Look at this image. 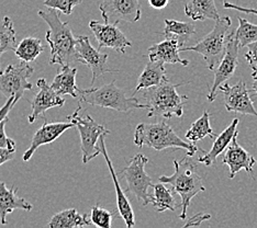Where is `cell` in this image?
Masks as SVG:
<instances>
[{"instance_id":"6da1fadb","label":"cell","mask_w":257,"mask_h":228,"mask_svg":"<svg viewBox=\"0 0 257 228\" xmlns=\"http://www.w3.org/2000/svg\"><path fill=\"white\" fill-rule=\"evenodd\" d=\"M39 16L50 27L46 32L45 40L51 49L50 64L61 66L69 65L76 60V45L77 38L74 37L68 22H63L56 9L49 8L46 11H39Z\"/></svg>"},{"instance_id":"7a4b0ae2","label":"cell","mask_w":257,"mask_h":228,"mask_svg":"<svg viewBox=\"0 0 257 228\" xmlns=\"http://www.w3.org/2000/svg\"><path fill=\"white\" fill-rule=\"evenodd\" d=\"M134 144L140 148L143 146H149L159 151L166 148L185 149L187 156L189 157H192L198 150H200L195 144L180 138L165 121L159 123H140L134 132Z\"/></svg>"},{"instance_id":"3957f363","label":"cell","mask_w":257,"mask_h":228,"mask_svg":"<svg viewBox=\"0 0 257 228\" xmlns=\"http://www.w3.org/2000/svg\"><path fill=\"white\" fill-rule=\"evenodd\" d=\"M175 172L172 175H161L160 182L171 184L173 191L182 198V214L179 215L180 219H186L187 209L190 202L200 192L206 191L202 178L198 173L197 167L190 160V157L187 156L182 160H174Z\"/></svg>"},{"instance_id":"277c9868","label":"cell","mask_w":257,"mask_h":228,"mask_svg":"<svg viewBox=\"0 0 257 228\" xmlns=\"http://www.w3.org/2000/svg\"><path fill=\"white\" fill-rule=\"evenodd\" d=\"M183 84L174 85L168 79L162 84L147 88L143 91V98L148 105V116L155 118L162 116L171 119L173 116L182 118L184 114V105L188 100L187 96H180L176 88Z\"/></svg>"},{"instance_id":"5b68a950","label":"cell","mask_w":257,"mask_h":228,"mask_svg":"<svg viewBox=\"0 0 257 228\" xmlns=\"http://www.w3.org/2000/svg\"><path fill=\"white\" fill-rule=\"evenodd\" d=\"M79 104L85 103L93 107H102L127 113L136 109H148L147 104H141L136 97L127 98L124 90L115 86V81L98 88L79 89Z\"/></svg>"},{"instance_id":"8992f818","label":"cell","mask_w":257,"mask_h":228,"mask_svg":"<svg viewBox=\"0 0 257 228\" xmlns=\"http://www.w3.org/2000/svg\"><path fill=\"white\" fill-rule=\"evenodd\" d=\"M231 27L232 21L230 17L225 16L223 18H220V19L215 21V26L213 27L211 32L208 33L200 42H198L194 46L179 49V51L195 52L200 54L203 57L204 62H206L207 67L213 72L215 67L219 65L220 61L225 53L227 41H229L231 35Z\"/></svg>"},{"instance_id":"52a82bcc","label":"cell","mask_w":257,"mask_h":228,"mask_svg":"<svg viewBox=\"0 0 257 228\" xmlns=\"http://www.w3.org/2000/svg\"><path fill=\"white\" fill-rule=\"evenodd\" d=\"M81 110L80 104L75 110V112L67 116V119L73 122L75 126L77 127L78 133L80 135V149L83 154V162H89L93 158H96L101 154L100 147H99V138L101 135H108L110 131L106 127L93 120L90 115L87 114L84 118H81L79 112Z\"/></svg>"},{"instance_id":"ba28073f","label":"cell","mask_w":257,"mask_h":228,"mask_svg":"<svg viewBox=\"0 0 257 228\" xmlns=\"http://www.w3.org/2000/svg\"><path fill=\"white\" fill-rule=\"evenodd\" d=\"M149 162V158L143 154L133 156L128 165L119 172L126 180V192L136 195L139 202L143 206H147L152 202V194H149V188L153 186L150 175L145 172V165Z\"/></svg>"},{"instance_id":"9c48e42d","label":"cell","mask_w":257,"mask_h":228,"mask_svg":"<svg viewBox=\"0 0 257 228\" xmlns=\"http://www.w3.org/2000/svg\"><path fill=\"white\" fill-rule=\"evenodd\" d=\"M33 73V67L23 61L19 64L9 65L4 72L0 69V92L7 99L15 97L18 102L26 90H32L33 85L29 83L28 79Z\"/></svg>"},{"instance_id":"30bf717a","label":"cell","mask_w":257,"mask_h":228,"mask_svg":"<svg viewBox=\"0 0 257 228\" xmlns=\"http://www.w3.org/2000/svg\"><path fill=\"white\" fill-rule=\"evenodd\" d=\"M238 44L235 39V31L231 32L230 39L227 41L226 50L219 65L215 67L213 85L208 93V101L213 102L218 97V90L222 84L225 83L234 75L238 65Z\"/></svg>"},{"instance_id":"8fae6325","label":"cell","mask_w":257,"mask_h":228,"mask_svg":"<svg viewBox=\"0 0 257 228\" xmlns=\"http://www.w3.org/2000/svg\"><path fill=\"white\" fill-rule=\"evenodd\" d=\"M76 60L88 66L92 73L91 86L100 76L107 73H116L119 70L111 69L107 65L108 54L100 53L90 44L89 38L86 35H79L76 45Z\"/></svg>"},{"instance_id":"7c38bea8","label":"cell","mask_w":257,"mask_h":228,"mask_svg":"<svg viewBox=\"0 0 257 228\" xmlns=\"http://www.w3.org/2000/svg\"><path fill=\"white\" fill-rule=\"evenodd\" d=\"M99 9L106 23H134L141 19L142 15L139 0H102Z\"/></svg>"},{"instance_id":"4fadbf2b","label":"cell","mask_w":257,"mask_h":228,"mask_svg":"<svg viewBox=\"0 0 257 228\" xmlns=\"http://www.w3.org/2000/svg\"><path fill=\"white\" fill-rule=\"evenodd\" d=\"M218 92L223 93L226 111L244 115L257 116L254 102L249 97V91L244 81L239 80L234 86L224 84L220 86Z\"/></svg>"},{"instance_id":"5bb4252c","label":"cell","mask_w":257,"mask_h":228,"mask_svg":"<svg viewBox=\"0 0 257 228\" xmlns=\"http://www.w3.org/2000/svg\"><path fill=\"white\" fill-rule=\"evenodd\" d=\"M118 25L119 23H100L98 21L89 22L90 30L98 42V50L108 48L124 54L126 48L132 46V43L125 38Z\"/></svg>"},{"instance_id":"9a60e30c","label":"cell","mask_w":257,"mask_h":228,"mask_svg":"<svg viewBox=\"0 0 257 228\" xmlns=\"http://www.w3.org/2000/svg\"><path fill=\"white\" fill-rule=\"evenodd\" d=\"M37 86L40 90L31 102L32 113L28 116L29 123H34L38 119L44 118V114L49 109L63 107L65 103V99L57 95L44 78H40Z\"/></svg>"},{"instance_id":"2e32d148","label":"cell","mask_w":257,"mask_h":228,"mask_svg":"<svg viewBox=\"0 0 257 228\" xmlns=\"http://www.w3.org/2000/svg\"><path fill=\"white\" fill-rule=\"evenodd\" d=\"M237 136L238 132L233 137L229 147L226 148L223 159H222V163L229 167L230 179L234 178L235 174L241 170L253 174V167L256 163L255 158L237 143Z\"/></svg>"},{"instance_id":"e0dca14e","label":"cell","mask_w":257,"mask_h":228,"mask_svg":"<svg viewBox=\"0 0 257 228\" xmlns=\"http://www.w3.org/2000/svg\"><path fill=\"white\" fill-rule=\"evenodd\" d=\"M75 124L73 122H55V123H49L45 122L44 124L41 126L39 130L34 133L31 145L23 154L22 159L25 161H29L32 158L33 154L36 153L37 149L41 146L53 143L60 137L64 132H66L69 128H73Z\"/></svg>"},{"instance_id":"ac0fdd59","label":"cell","mask_w":257,"mask_h":228,"mask_svg":"<svg viewBox=\"0 0 257 228\" xmlns=\"http://www.w3.org/2000/svg\"><path fill=\"white\" fill-rule=\"evenodd\" d=\"M107 135H101V137L99 138V147H100L101 154L104 157V160H106L107 165L109 167V171L111 174V179L113 181L114 188L116 191V206H118V212L119 215L125 221V225L127 228H131L136 226V217H134V213H133V208L131 206V203L128 201V198L125 196L124 191L122 190L120 186V182L118 180V177H116L115 171L112 166V162H111L110 158L108 156V153L106 150V143H104V137Z\"/></svg>"},{"instance_id":"d6986e66","label":"cell","mask_w":257,"mask_h":228,"mask_svg":"<svg viewBox=\"0 0 257 228\" xmlns=\"http://www.w3.org/2000/svg\"><path fill=\"white\" fill-rule=\"evenodd\" d=\"M18 188L13 185L10 189L6 186L5 182L0 181V223L2 225L7 224V215L13 213L16 209H22L30 212L33 208L31 203L17 194Z\"/></svg>"},{"instance_id":"ffe728a7","label":"cell","mask_w":257,"mask_h":228,"mask_svg":"<svg viewBox=\"0 0 257 228\" xmlns=\"http://www.w3.org/2000/svg\"><path fill=\"white\" fill-rule=\"evenodd\" d=\"M180 46L177 41L173 39H165L163 42L152 45L148 51L150 61L161 62L164 64H180L183 66H188L189 62L183 60L179 56Z\"/></svg>"},{"instance_id":"44dd1931","label":"cell","mask_w":257,"mask_h":228,"mask_svg":"<svg viewBox=\"0 0 257 228\" xmlns=\"http://www.w3.org/2000/svg\"><path fill=\"white\" fill-rule=\"evenodd\" d=\"M238 119H234L232 121L231 124L227 126L225 130L222 132L220 135L214 138V142L211 149L208 153H203V156H200L198 158V161L206 165L207 167H210L217 161V158L219 155L223 153L226 148L229 147L231 144L233 137L237 133V125H238Z\"/></svg>"},{"instance_id":"7402d4cb","label":"cell","mask_w":257,"mask_h":228,"mask_svg":"<svg viewBox=\"0 0 257 228\" xmlns=\"http://www.w3.org/2000/svg\"><path fill=\"white\" fill-rule=\"evenodd\" d=\"M76 75H77V69L73 68L69 65L62 66L60 72L54 77L52 81L51 87L53 90L60 96L69 95L74 99L79 98L78 87L76 86Z\"/></svg>"},{"instance_id":"603a6c76","label":"cell","mask_w":257,"mask_h":228,"mask_svg":"<svg viewBox=\"0 0 257 228\" xmlns=\"http://www.w3.org/2000/svg\"><path fill=\"white\" fill-rule=\"evenodd\" d=\"M166 78V69L165 64L161 62H153L150 61L145 68L143 69L142 74L140 75L138 85L136 87V90L133 92V97H136L139 91L147 88L157 86L162 84Z\"/></svg>"},{"instance_id":"cb8c5ba5","label":"cell","mask_w":257,"mask_h":228,"mask_svg":"<svg viewBox=\"0 0 257 228\" xmlns=\"http://www.w3.org/2000/svg\"><path fill=\"white\" fill-rule=\"evenodd\" d=\"M92 225L90 215H80L77 209L69 208L56 213L49 221L50 228H78Z\"/></svg>"},{"instance_id":"d4e9b609","label":"cell","mask_w":257,"mask_h":228,"mask_svg":"<svg viewBox=\"0 0 257 228\" xmlns=\"http://www.w3.org/2000/svg\"><path fill=\"white\" fill-rule=\"evenodd\" d=\"M185 14L194 21L220 19L214 0H189L185 5Z\"/></svg>"},{"instance_id":"484cf974","label":"cell","mask_w":257,"mask_h":228,"mask_svg":"<svg viewBox=\"0 0 257 228\" xmlns=\"http://www.w3.org/2000/svg\"><path fill=\"white\" fill-rule=\"evenodd\" d=\"M165 39H173L177 41L180 49L189 42L190 39L196 34V28L192 23L182 22L176 20H165V30L162 32Z\"/></svg>"},{"instance_id":"4316f807","label":"cell","mask_w":257,"mask_h":228,"mask_svg":"<svg viewBox=\"0 0 257 228\" xmlns=\"http://www.w3.org/2000/svg\"><path fill=\"white\" fill-rule=\"evenodd\" d=\"M154 192L152 194V204H153L154 208L156 209V212L162 213L165 212V210H172V212H175L177 208L176 205V201H175V197L173 195L172 190L167 189L163 182H160L157 184H153Z\"/></svg>"},{"instance_id":"83f0119b","label":"cell","mask_w":257,"mask_h":228,"mask_svg":"<svg viewBox=\"0 0 257 228\" xmlns=\"http://www.w3.org/2000/svg\"><path fill=\"white\" fill-rule=\"evenodd\" d=\"M185 136L192 144L199 142V140L204 137H210L214 139L218 136L213 132L211 125H210V114L208 111H204L200 118L192 123L191 127L187 131Z\"/></svg>"},{"instance_id":"f1b7e54d","label":"cell","mask_w":257,"mask_h":228,"mask_svg":"<svg viewBox=\"0 0 257 228\" xmlns=\"http://www.w3.org/2000/svg\"><path fill=\"white\" fill-rule=\"evenodd\" d=\"M44 51V45L41 42V40L38 38H26L17 46L15 51L16 56L20 61L30 63Z\"/></svg>"},{"instance_id":"f546056e","label":"cell","mask_w":257,"mask_h":228,"mask_svg":"<svg viewBox=\"0 0 257 228\" xmlns=\"http://www.w3.org/2000/svg\"><path fill=\"white\" fill-rule=\"evenodd\" d=\"M17 46L18 45H17V34L14 22L9 17H4L0 20V58L4 53L9 51L15 52Z\"/></svg>"},{"instance_id":"4dcf8cb0","label":"cell","mask_w":257,"mask_h":228,"mask_svg":"<svg viewBox=\"0 0 257 228\" xmlns=\"http://www.w3.org/2000/svg\"><path fill=\"white\" fill-rule=\"evenodd\" d=\"M238 28L235 31V39L238 48L243 49L257 41V25L248 22L243 18H238Z\"/></svg>"},{"instance_id":"1f68e13d","label":"cell","mask_w":257,"mask_h":228,"mask_svg":"<svg viewBox=\"0 0 257 228\" xmlns=\"http://www.w3.org/2000/svg\"><path fill=\"white\" fill-rule=\"evenodd\" d=\"M90 219L92 225H96L100 228H110L111 221H112V213L108 209L100 207V205H95L91 208Z\"/></svg>"},{"instance_id":"d6a6232c","label":"cell","mask_w":257,"mask_h":228,"mask_svg":"<svg viewBox=\"0 0 257 228\" xmlns=\"http://www.w3.org/2000/svg\"><path fill=\"white\" fill-rule=\"evenodd\" d=\"M83 0H44L43 5L48 8H53L61 11L64 15H72L73 9L80 5Z\"/></svg>"},{"instance_id":"836d02e7","label":"cell","mask_w":257,"mask_h":228,"mask_svg":"<svg viewBox=\"0 0 257 228\" xmlns=\"http://www.w3.org/2000/svg\"><path fill=\"white\" fill-rule=\"evenodd\" d=\"M8 121H9V119L7 118L0 123V147L16 151L15 140L9 138L7 135H6V132H5V127H6V124L8 123Z\"/></svg>"},{"instance_id":"e575fe53","label":"cell","mask_w":257,"mask_h":228,"mask_svg":"<svg viewBox=\"0 0 257 228\" xmlns=\"http://www.w3.org/2000/svg\"><path fill=\"white\" fill-rule=\"evenodd\" d=\"M245 60H246L249 67L252 68L253 74L257 72V41L252 44L247 45V52L245 53Z\"/></svg>"},{"instance_id":"d590c367","label":"cell","mask_w":257,"mask_h":228,"mask_svg":"<svg viewBox=\"0 0 257 228\" xmlns=\"http://www.w3.org/2000/svg\"><path fill=\"white\" fill-rule=\"evenodd\" d=\"M16 104H17V101H16L15 97H11V98L7 99V102H6L4 107L0 109V123H2L5 119L8 118L9 112Z\"/></svg>"},{"instance_id":"8d00e7d4","label":"cell","mask_w":257,"mask_h":228,"mask_svg":"<svg viewBox=\"0 0 257 228\" xmlns=\"http://www.w3.org/2000/svg\"><path fill=\"white\" fill-rule=\"evenodd\" d=\"M223 7L225 9H234V10H237V11H241V13H244V14H249V15H256L257 16V9H254V8H244V7H241V6H238V5H234V4H231V3H227V2L223 3Z\"/></svg>"},{"instance_id":"74e56055","label":"cell","mask_w":257,"mask_h":228,"mask_svg":"<svg viewBox=\"0 0 257 228\" xmlns=\"http://www.w3.org/2000/svg\"><path fill=\"white\" fill-rule=\"evenodd\" d=\"M15 156H16V151L0 147V166L4 165L5 162L15 159Z\"/></svg>"},{"instance_id":"f35d334b","label":"cell","mask_w":257,"mask_h":228,"mask_svg":"<svg viewBox=\"0 0 257 228\" xmlns=\"http://www.w3.org/2000/svg\"><path fill=\"white\" fill-rule=\"evenodd\" d=\"M148 3L151 7H153L154 9H157V10H161V9H164L169 4V0H148Z\"/></svg>"},{"instance_id":"ab89813d","label":"cell","mask_w":257,"mask_h":228,"mask_svg":"<svg viewBox=\"0 0 257 228\" xmlns=\"http://www.w3.org/2000/svg\"><path fill=\"white\" fill-rule=\"evenodd\" d=\"M252 76H253V78H254L253 85H252V90H253V92L255 93L256 97H257V72H256V74H254Z\"/></svg>"},{"instance_id":"60d3db41","label":"cell","mask_w":257,"mask_h":228,"mask_svg":"<svg viewBox=\"0 0 257 228\" xmlns=\"http://www.w3.org/2000/svg\"><path fill=\"white\" fill-rule=\"evenodd\" d=\"M0 109H2V108H0Z\"/></svg>"}]
</instances>
